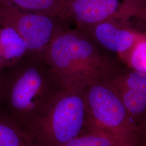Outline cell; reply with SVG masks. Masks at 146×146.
I'll return each mask as SVG.
<instances>
[{"label":"cell","instance_id":"cell-3","mask_svg":"<svg viewBox=\"0 0 146 146\" xmlns=\"http://www.w3.org/2000/svg\"><path fill=\"white\" fill-rule=\"evenodd\" d=\"M88 129L84 89L64 88L27 135L33 146H62Z\"/></svg>","mask_w":146,"mask_h":146},{"label":"cell","instance_id":"cell-5","mask_svg":"<svg viewBox=\"0 0 146 146\" xmlns=\"http://www.w3.org/2000/svg\"><path fill=\"white\" fill-rule=\"evenodd\" d=\"M67 23L61 17L23 11L0 0V26L15 30L28 52L43 53L58 34L67 28Z\"/></svg>","mask_w":146,"mask_h":146},{"label":"cell","instance_id":"cell-11","mask_svg":"<svg viewBox=\"0 0 146 146\" xmlns=\"http://www.w3.org/2000/svg\"><path fill=\"white\" fill-rule=\"evenodd\" d=\"M23 11L61 17L68 0H5Z\"/></svg>","mask_w":146,"mask_h":146},{"label":"cell","instance_id":"cell-1","mask_svg":"<svg viewBox=\"0 0 146 146\" xmlns=\"http://www.w3.org/2000/svg\"><path fill=\"white\" fill-rule=\"evenodd\" d=\"M2 73L0 107L27 134L64 88L43 53L28 52Z\"/></svg>","mask_w":146,"mask_h":146},{"label":"cell","instance_id":"cell-9","mask_svg":"<svg viewBox=\"0 0 146 146\" xmlns=\"http://www.w3.org/2000/svg\"><path fill=\"white\" fill-rule=\"evenodd\" d=\"M28 50L17 32L9 27L0 26V70L10 67L21 60Z\"/></svg>","mask_w":146,"mask_h":146},{"label":"cell","instance_id":"cell-15","mask_svg":"<svg viewBox=\"0 0 146 146\" xmlns=\"http://www.w3.org/2000/svg\"><path fill=\"white\" fill-rule=\"evenodd\" d=\"M2 72V71H1V70H0V72Z\"/></svg>","mask_w":146,"mask_h":146},{"label":"cell","instance_id":"cell-7","mask_svg":"<svg viewBox=\"0 0 146 146\" xmlns=\"http://www.w3.org/2000/svg\"><path fill=\"white\" fill-rule=\"evenodd\" d=\"M106 81L118 94L133 125L141 133L146 119V73L120 67Z\"/></svg>","mask_w":146,"mask_h":146},{"label":"cell","instance_id":"cell-2","mask_svg":"<svg viewBox=\"0 0 146 146\" xmlns=\"http://www.w3.org/2000/svg\"><path fill=\"white\" fill-rule=\"evenodd\" d=\"M43 55L64 88L84 89L94 81H106L120 67L78 28L60 32Z\"/></svg>","mask_w":146,"mask_h":146},{"label":"cell","instance_id":"cell-8","mask_svg":"<svg viewBox=\"0 0 146 146\" xmlns=\"http://www.w3.org/2000/svg\"><path fill=\"white\" fill-rule=\"evenodd\" d=\"M127 20L112 19L102 22L86 31L95 43L110 51L123 53L132 49L137 41L135 34L122 25Z\"/></svg>","mask_w":146,"mask_h":146},{"label":"cell","instance_id":"cell-13","mask_svg":"<svg viewBox=\"0 0 146 146\" xmlns=\"http://www.w3.org/2000/svg\"><path fill=\"white\" fill-rule=\"evenodd\" d=\"M129 63L131 69L141 72L146 73V42L142 38L137 41L131 49Z\"/></svg>","mask_w":146,"mask_h":146},{"label":"cell","instance_id":"cell-4","mask_svg":"<svg viewBox=\"0 0 146 146\" xmlns=\"http://www.w3.org/2000/svg\"><path fill=\"white\" fill-rule=\"evenodd\" d=\"M89 131L114 137L135 146L140 133L133 125L119 96L106 81H96L84 89Z\"/></svg>","mask_w":146,"mask_h":146},{"label":"cell","instance_id":"cell-6","mask_svg":"<svg viewBox=\"0 0 146 146\" xmlns=\"http://www.w3.org/2000/svg\"><path fill=\"white\" fill-rule=\"evenodd\" d=\"M145 0H68L61 18L86 31L104 21L145 15Z\"/></svg>","mask_w":146,"mask_h":146},{"label":"cell","instance_id":"cell-14","mask_svg":"<svg viewBox=\"0 0 146 146\" xmlns=\"http://www.w3.org/2000/svg\"><path fill=\"white\" fill-rule=\"evenodd\" d=\"M2 85V72H0V101H1V98Z\"/></svg>","mask_w":146,"mask_h":146},{"label":"cell","instance_id":"cell-10","mask_svg":"<svg viewBox=\"0 0 146 146\" xmlns=\"http://www.w3.org/2000/svg\"><path fill=\"white\" fill-rule=\"evenodd\" d=\"M0 146H33L29 136L0 107Z\"/></svg>","mask_w":146,"mask_h":146},{"label":"cell","instance_id":"cell-12","mask_svg":"<svg viewBox=\"0 0 146 146\" xmlns=\"http://www.w3.org/2000/svg\"><path fill=\"white\" fill-rule=\"evenodd\" d=\"M62 146H127L123 142L104 133L89 131L88 134L76 137Z\"/></svg>","mask_w":146,"mask_h":146}]
</instances>
